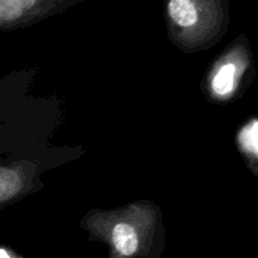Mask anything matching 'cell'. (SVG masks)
I'll return each instance as SVG.
<instances>
[{"label":"cell","instance_id":"6da1fadb","mask_svg":"<svg viewBox=\"0 0 258 258\" xmlns=\"http://www.w3.org/2000/svg\"><path fill=\"white\" fill-rule=\"evenodd\" d=\"M244 67V62L242 58L238 59H229L223 63L214 75L212 80V90L216 95L221 97L231 95L238 83V78L241 77L242 70Z\"/></svg>","mask_w":258,"mask_h":258},{"label":"cell","instance_id":"277c9868","mask_svg":"<svg viewBox=\"0 0 258 258\" xmlns=\"http://www.w3.org/2000/svg\"><path fill=\"white\" fill-rule=\"evenodd\" d=\"M22 188V178L14 169L0 166V203L12 199Z\"/></svg>","mask_w":258,"mask_h":258},{"label":"cell","instance_id":"7a4b0ae2","mask_svg":"<svg viewBox=\"0 0 258 258\" xmlns=\"http://www.w3.org/2000/svg\"><path fill=\"white\" fill-rule=\"evenodd\" d=\"M112 243L116 252L122 257H131L139 249V237L134 227L127 223H118L113 228Z\"/></svg>","mask_w":258,"mask_h":258},{"label":"cell","instance_id":"3957f363","mask_svg":"<svg viewBox=\"0 0 258 258\" xmlns=\"http://www.w3.org/2000/svg\"><path fill=\"white\" fill-rule=\"evenodd\" d=\"M168 12L174 23L179 27L188 28L198 22V10L196 4L189 0H171L168 4Z\"/></svg>","mask_w":258,"mask_h":258},{"label":"cell","instance_id":"5b68a950","mask_svg":"<svg viewBox=\"0 0 258 258\" xmlns=\"http://www.w3.org/2000/svg\"><path fill=\"white\" fill-rule=\"evenodd\" d=\"M239 144L249 155L258 159V121H252L239 134Z\"/></svg>","mask_w":258,"mask_h":258},{"label":"cell","instance_id":"8992f818","mask_svg":"<svg viewBox=\"0 0 258 258\" xmlns=\"http://www.w3.org/2000/svg\"><path fill=\"white\" fill-rule=\"evenodd\" d=\"M0 258H14V257H13L9 252L5 251V249H0Z\"/></svg>","mask_w":258,"mask_h":258}]
</instances>
